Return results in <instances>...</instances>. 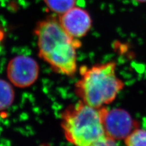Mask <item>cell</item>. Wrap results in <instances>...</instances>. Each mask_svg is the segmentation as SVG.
Instances as JSON below:
<instances>
[{"label": "cell", "instance_id": "1", "mask_svg": "<svg viewBox=\"0 0 146 146\" xmlns=\"http://www.w3.org/2000/svg\"><path fill=\"white\" fill-rule=\"evenodd\" d=\"M34 33L40 58L57 74L75 75L77 71L76 50L82 46L80 41L68 34L56 18L39 21Z\"/></svg>", "mask_w": 146, "mask_h": 146}, {"label": "cell", "instance_id": "2", "mask_svg": "<svg viewBox=\"0 0 146 146\" xmlns=\"http://www.w3.org/2000/svg\"><path fill=\"white\" fill-rule=\"evenodd\" d=\"M116 63L111 61L80 68V78L74 86L80 100L100 108L110 104L124 89V81L116 73Z\"/></svg>", "mask_w": 146, "mask_h": 146}, {"label": "cell", "instance_id": "3", "mask_svg": "<svg viewBox=\"0 0 146 146\" xmlns=\"http://www.w3.org/2000/svg\"><path fill=\"white\" fill-rule=\"evenodd\" d=\"M60 125L68 142L74 146H89L106 136L101 108L79 100L62 113Z\"/></svg>", "mask_w": 146, "mask_h": 146}, {"label": "cell", "instance_id": "4", "mask_svg": "<svg viewBox=\"0 0 146 146\" xmlns=\"http://www.w3.org/2000/svg\"><path fill=\"white\" fill-rule=\"evenodd\" d=\"M40 66L29 56L19 55L12 58L7 66V76L12 85L20 88H26L38 80Z\"/></svg>", "mask_w": 146, "mask_h": 146}, {"label": "cell", "instance_id": "5", "mask_svg": "<svg viewBox=\"0 0 146 146\" xmlns=\"http://www.w3.org/2000/svg\"><path fill=\"white\" fill-rule=\"evenodd\" d=\"M101 111L105 134L116 141L125 139L138 127V123L124 109L110 110L104 107Z\"/></svg>", "mask_w": 146, "mask_h": 146}, {"label": "cell", "instance_id": "6", "mask_svg": "<svg viewBox=\"0 0 146 146\" xmlns=\"http://www.w3.org/2000/svg\"><path fill=\"white\" fill-rule=\"evenodd\" d=\"M63 28L73 38L85 36L92 27V19L88 12L79 7H74L60 15Z\"/></svg>", "mask_w": 146, "mask_h": 146}, {"label": "cell", "instance_id": "7", "mask_svg": "<svg viewBox=\"0 0 146 146\" xmlns=\"http://www.w3.org/2000/svg\"><path fill=\"white\" fill-rule=\"evenodd\" d=\"M15 91L11 84L0 79V111L11 107L15 100Z\"/></svg>", "mask_w": 146, "mask_h": 146}, {"label": "cell", "instance_id": "8", "mask_svg": "<svg viewBox=\"0 0 146 146\" xmlns=\"http://www.w3.org/2000/svg\"><path fill=\"white\" fill-rule=\"evenodd\" d=\"M50 11L58 15H62L74 7L76 0H43Z\"/></svg>", "mask_w": 146, "mask_h": 146}, {"label": "cell", "instance_id": "9", "mask_svg": "<svg viewBox=\"0 0 146 146\" xmlns=\"http://www.w3.org/2000/svg\"><path fill=\"white\" fill-rule=\"evenodd\" d=\"M126 146H146V130L136 128L125 139Z\"/></svg>", "mask_w": 146, "mask_h": 146}, {"label": "cell", "instance_id": "10", "mask_svg": "<svg viewBox=\"0 0 146 146\" xmlns=\"http://www.w3.org/2000/svg\"><path fill=\"white\" fill-rule=\"evenodd\" d=\"M89 146H119L116 142V140L110 138L106 135L102 137Z\"/></svg>", "mask_w": 146, "mask_h": 146}, {"label": "cell", "instance_id": "11", "mask_svg": "<svg viewBox=\"0 0 146 146\" xmlns=\"http://www.w3.org/2000/svg\"><path fill=\"white\" fill-rule=\"evenodd\" d=\"M135 1L139 3H145L146 0H135Z\"/></svg>", "mask_w": 146, "mask_h": 146}]
</instances>
